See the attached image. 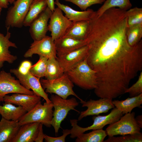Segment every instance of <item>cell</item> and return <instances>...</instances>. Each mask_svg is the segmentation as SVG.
<instances>
[{"mask_svg":"<svg viewBox=\"0 0 142 142\" xmlns=\"http://www.w3.org/2000/svg\"><path fill=\"white\" fill-rule=\"evenodd\" d=\"M87 46V63L96 72L95 95L113 99L125 94L131 81L142 71V40L131 46L126 36H109Z\"/></svg>","mask_w":142,"mask_h":142,"instance_id":"6da1fadb","label":"cell"},{"mask_svg":"<svg viewBox=\"0 0 142 142\" xmlns=\"http://www.w3.org/2000/svg\"><path fill=\"white\" fill-rule=\"evenodd\" d=\"M66 73L73 84L83 89H94L96 87V72L88 65L86 58Z\"/></svg>","mask_w":142,"mask_h":142,"instance_id":"7a4b0ae2","label":"cell"},{"mask_svg":"<svg viewBox=\"0 0 142 142\" xmlns=\"http://www.w3.org/2000/svg\"><path fill=\"white\" fill-rule=\"evenodd\" d=\"M123 115L120 110L115 107L107 115H93L92 117V120L93 121V124L91 125L86 128L82 127L79 126L77 124L78 120H70V122L72 128L70 130V137L74 139L88 130L103 129L105 125L118 121Z\"/></svg>","mask_w":142,"mask_h":142,"instance_id":"3957f363","label":"cell"},{"mask_svg":"<svg viewBox=\"0 0 142 142\" xmlns=\"http://www.w3.org/2000/svg\"><path fill=\"white\" fill-rule=\"evenodd\" d=\"M40 81L43 88L45 90V91L47 93H54L65 99L72 95L79 99L80 102L83 101L74 91V84L66 73L54 79L48 80L41 78Z\"/></svg>","mask_w":142,"mask_h":142,"instance_id":"277c9868","label":"cell"},{"mask_svg":"<svg viewBox=\"0 0 142 142\" xmlns=\"http://www.w3.org/2000/svg\"><path fill=\"white\" fill-rule=\"evenodd\" d=\"M50 99L53 104L54 108L51 125L54 128L57 135L61 128L62 122L66 118L69 111L73 110L80 113L75 109L78 105L79 103L74 97L65 99L55 94L52 95Z\"/></svg>","mask_w":142,"mask_h":142,"instance_id":"5b68a950","label":"cell"},{"mask_svg":"<svg viewBox=\"0 0 142 142\" xmlns=\"http://www.w3.org/2000/svg\"><path fill=\"white\" fill-rule=\"evenodd\" d=\"M53 104L40 101L33 108L24 115L19 121L21 125L25 124L39 122L50 127L53 116Z\"/></svg>","mask_w":142,"mask_h":142,"instance_id":"8992f818","label":"cell"},{"mask_svg":"<svg viewBox=\"0 0 142 142\" xmlns=\"http://www.w3.org/2000/svg\"><path fill=\"white\" fill-rule=\"evenodd\" d=\"M135 114L134 112L125 114L117 121L109 124L105 129L109 137L141 133V128L135 119Z\"/></svg>","mask_w":142,"mask_h":142,"instance_id":"52a82bcc","label":"cell"},{"mask_svg":"<svg viewBox=\"0 0 142 142\" xmlns=\"http://www.w3.org/2000/svg\"><path fill=\"white\" fill-rule=\"evenodd\" d=\"M33 0H16L7 11L5 21L6 28H21Z\"/></svg>","mask_w":142,"mask_h":142,"instance_id":"ba28073f","label":"cell"},{"mask_svg":"<svg viewBox=\"0 0 142 142\" xmlns=\"http://www.w3.org/2000/svg\"><path fill=\"white\" fill-rule=\"evenodd\" d=\"M34 54L48 58H57V52L54 41L51 37L46 36L40 40H34L29 48L25 53V58L32 57Z\"/></svg>","mask_w":142,"mask_h":142,"instance_id":"9c48e42d","label":"cell"},{"mask_svg":"<svg viewBox=\"0 0 142 142\" xmlns=\"http://www.w3.org/2000/svg\"><path fill=\"white\" fill-rule=\"evenodd\" d=\"M20 93L30 95L35 94L28 90L20 83L18 80L12 75L11 73L3 70L0 72V100L3 102L5 95L10 93Z\"/></svg>","mask_w":142,"mask_h":142,"instance_id":"30bf717a","label":"cell"},{"mask_svg":"<svg viewBox=\"0 0 142 142\" xmlns=\"http://www.w3.org/2000/svg\"><path fill=\"white\" fill-rule=\"evenodd\" d=\"M49 19L48 31L51 32V37L54 41L63 37L72 22L58 7L55 8Z\"/></svg>","mask_w":142,"mask_h":142,"instance_id":"8fae6325","label":"cell"},{"mask_svg":"<svg viewBox=\"0 0 142 142\" xmlns=\"http://www.w3.org/2000/svg\"><path fill=\"white\" fill-rule=\"evenodd\" d=\"M10 72L16 76L21 84L26 88L31 89L36 94L43 98L46 103L52 102L42 86L40 78L34 75L30 71L25 75L21 74L17 68L11 69Z\"/></svg>","mask_w":142,"mask_h":142,"instance_id":"7c38bea8","label":"cell"},{"mask_svg":"<svg viewBox=\"0 0 142 142\" xmlns=\"http://www.w3.org/2000/svg\"><path fill=\"white\" fill-rule=\"evenodd\" d=\"M113 99L100 98L97 100L90 99L87 101H83L80 103L82 107H87L86 110L80 113L78 121L84 117L90 115H98L102 113L108 112L109 111L115 107L112 103Z\"/></svg>","mask_w":142,"mask_h":142,"instance_id":"4fadbf2b","label":"cell"},{"mask_svg":"<svg viewBox=\"0 0 142 142\" xmlns=\"http://www.w3.org/2000/svg\"><path fill=\"white\" fill-rule=\"evenodd\" d=\"M88 47L86 45L75 50L57 55V59L64 73L74 67L86 58Z\"/></svg>","mask_w":142,"mask_h":142,"instance_id":"5bb4252c","label":"cell"},{"mask_svg":"<svg viewBox=\"0 0 142 142\" xmlns=\"http://www.w3.org/2000/svg\"><path fill=\"white\" fill-rule=\"evenodd\" d=\"M52 12L47 7L30 25L29 32L34 40L41 39L48 31V23Z\"/></svg>","mask_w":142,"mask_h":142,"instance_id":"9a60e30c","label":"cell"},{"mask_svg":"<svg viewBox=\"0 0 142 142\" xmlns=\"http://www.w3.org/2000/svg\"><path fill=\"white\" fill-rule=\"evenodd\" d=\"M41 97L35 94L30 95L14 93L11 95H5L3 102L21 106L28 112L41 101Z\"/></svg>","mask_w":142,"mask_h":142,"instance_id":"2e32d148","label":"cell"},{"mask_svg":"<svg viewBox=\"0 0 142 142\" xmlns=\"http://www.w3.org/2000/svg\"><path fill=\"white\" fill-rule=\"evenodd\" d=\"M6 36L0 32V69L5 62L12 64L17 59L16 56L12 55L9 49L10 47L17 48L15 43L9 40L11 33L9 31V28H7Z\"/></svg>","mask_w":142,"mask_h":142,"instance_id":"e0dca14e","label":"cell"},{"mask_svg":"<svg viewBox=\"0 0 142 142\" xmlns=\"http://www.w3.org/2000/svg\"><path fill=\"white\" fill-rule=\"evenodd\" d=\"M55 4L65 13V16L72 22L90 20L96 13V11L89 8L81 11L75 10L68 6L62 4L59 0H55Z\"/></svg>","mask_w":142,"mask_h":142,"instance_id":"ac0fdd59","label":"cell"},{"mask_svg":"<svg viewBox=\"0 0 142 142\" xmlns=\"http://www.w3.org/2000/svg\"><path fill=\"white\" fill-rule=\"evenodd\" d=\"M40 123H29L21 125L12 142H33L37 137Z\"/></svg>","mask_w":142,"mask_h":142,"instance_id":"d6986e66","label":"cell"},{"mask_svg":"<svg viewBox=\"0 0 142 142\" xmlns=\"http://www.w3.org/2000/svg\"><path fill=\"white\" fill-rule=\"evenodd\" d=\"M57 55L67 53L86 45L85 41L63 36L54 41Z\"/></svg>","mask_w":142,"mask_h":142,"instance_id":"ffe728a7","label":"cell"},{"mask_svg":"<svg viewBox=\"0 0 142 142\" xmlns=\"http://www.w3.org/2000/svg\"><path fill=\"white\" fill-rule=\"evenodd\" d=\"M21 126L18 121L2 117L0 121V142H12Z\"/></svg>","mask_w":142,"mask_h":142,"instance_id":"44dd1931","label":"cell"},{"mask_svg":"<svg viewBox=\"0 0 142 142\" xmlns=\"http://www.w3.org/2000/svg\"><path fill=\"white\" fill-rule=\"evenodd\" d=\"M89 20L72 22L63 36H67L77 39L84 40L88 30Z\"/></svg>","mask_w":142,"mask_h":142,"instance_id":"7402d4cb","label":"cell"},{"mask_svg":"<svg viewBox=\"0 0 142 142\" xmlns=\"http://www.w3.org/2000/svg\"><path fill=\"white\" fill-rule=\"evenodd\" d=\"M0 114L6 119L14 121H19L21 118L27 112L22 107L16 106L12 104L5 103L1 104Z\"/></svg>","mask_w":142,"mask_h":142,"instance_id":"603a6c76","label":"cell"},{"mask_svg":"<svg viewBox=\"0 0 142 142\" xmlns=\"http://www.w3.org/2000/svg\"><path fill=\"white\" fill-rule=\"evenodd\" d=\"M112 103L115 107L120 110L123 114L130 113L135 108H141L142 93L124 100H114L112 101Z\"/></svg>","mask_w":142,"mask_h":142,"instance_id":"cb8c5ba5","label":"cell"},{"mask_svg":"<svg viewBox=\"0 0 142 142\" xmlns=\"http://www.w3.org/2000/svg\"><path fill=\"white\" fill-rule=\"evenodd\" d=\"M47 7L45 0H33L24 19L23 26H29L33 22Z\"/></svg>","mask_w":142,"mask_h":142,"instance_id":"d4e9b609","label":"cell"},{"mask_svg":"<svg viewBox=\"0 0 142 142\" xmlns=\"http://www.w3.org/2000/svg\"><path fill=\"white\" fill-rule=\"evenodd\" d=\"M108 135L105 130L103 129L93 130L87 133H84L77 137L76 142H104Z\"/></svg>","mask_w":142,"mask_h":142,"instance_id":"484cf974","label":"cell"},{"mask_svg":"<svg viewBox=\"0 0 142 142\" xmlns=\"http://www.w3.org/2000/svg\"><path fill=\"white\" fill-rule=\"evenodd\" d=\"M132 6L130 0H106L103 5L96 11V15L99 16L106 10L113 7H118L121 9L127 11Z\"/></svg>","mask_w":142,"mask_h":142,"instance_id":"4316f807","label":"cell"},{"mask_svg":"<svg viewBox=\"0 0 142 142\" xmlns=\"http://www.w3.org/2000/svg\"><path fill=\"white\" fill-rule=\"evenodd\" d=\"M64 72L56 58L48 59L47 61L45 79L52 80L62 76Z\"/></svg>","mask_w":142,"mask_h":142,"instance_id":"83f0119b","label":"cell"},{"mask_svg":"<svg viewBox=\"0 0 142 142\" xmlns=\"http://www.w3.org/2000/svg\"><path fill=\"white\" fill-rule=\"evenodd\" d=\"M126 34L127 42L129 45L131 46H134L141 40L142 24L128 26Z\"/></svg>","mask_w":142,"mask_h":142,"instance_id":"f1b7e54d","label":"cell"},{"mask_svg":"<svg viewBox=\"0 0 142 142\" xmlns=\"http://www.w3.org/2000/svg\"><path fill=\"white\" fill-rule=\"evenodd\" d=\"M48 59L47 58L39 56L38 61L32 66L29 70L30 72L35 76L40 78L45 77Z\"/></svg>","mask_w":142,"mask_h":142,"instance_id":"f546056e","label":"cell"},{"mask_svg":"<svg viewBox=\"0 0 142 142\" xmlns=\"http://www.w3.org/2000/svg\"><path fill=\"white\" fill-rule=\"evenodd\" d=\"M128 26L142 24V8L136 7L126 11Z\"/></svg>","mask_w":142,"mask_h":142,"instance_id":"4dcf8cb0","label":"cell"},{"mask_svg":"<svg viewBox=\"0 0 142 142\" xmlns=\"http://www.w3.org/2000/svg\"><path fill=\"white\" fill-rule=\"evenodd\" d=\"M141 133L134 134H129L122 136L109 137L104 142H142Z\"/></svg>","mask_w":142,"mask_h":142,"instance_id":"1f68e13d","label":"cell"},{"mask_svg":"<svg viewBox=\"0 0 142 142\" xmlns=\"http://www.w3.org/2000/svg\"><path fill=\"white\" fill-rule=\"evenodd\" d=\"M128 93L130 97L136 96L142 93V72H141L137 81L132 85L128 87L125 93Z\"/></svg>","mask_w":142,"mask_h":142,"instance_id":"d6a6232c","label":"cell"},{"mask_svg":"<svg viewBox=\"0 0 142 142\" xmlns=\"http://www.w3.org/2000/svg\"><path fill=\"white\" fill-rule=\"evenodd\" d=\"M71 2L78 6L82 10L85 11L91 6L96 4H102L105 0H63Z\"/></svg>","mask_w":142,"mask_h":142,"instance_id":"836d02e7","label":"cell"},{"mask_svg":"<svg viewBox=\"0 0 142 142\" xmlns=\"http://www.w3.org/2000/svg\"><path fill=\"white\" fill-rule=\"evenodd\" d=\"M70 134V130L65 129L63 130V135L58 137H53L44 134V138L47 142H65L66 136Z\"/></svg>","mask_w":142,"mask_h":142,"instance_id":"e575fe53","label":"cell"},{"mask_svg":"<svg viewBox=\"0 0 142 142\" xmlns=\"http://www.w3.org/2000/svg\"><path fill=\"white\" fill-rule=\"evenodd\" d=\"M31 62L28 60H24L20 64L18 69L19 72L21 74L25 75L30 70L32 66Z\"/></svg>","mask_w":142,"mask_h":142,"instance_id":"d590c367","label":"cell"},{"mask_svg":"<svg viewBox=\"0 0 142 142\" xmlns=\"http://www.w3.org/2000/svg\"><path fill=\"white\" fill-rule=\"evenodd\" d=\"M43 124L40 123L39 129L37 138L35 141L36 142H43L44 138V134L43 129Z\"/></svg>","mask_w":142,"mask_h":142,"instance_id":"8d00e7d4","label":"cell"},{"mask_svg":"<svg viewBox=\"0 0 142 142\" xmlns=\"http://www.w3.org/2000/svg\"><path fill=\"white\" fill-rule=\"evenodd\" d=\"M47 7L53 12L55 9V1L54 0H45Z\"/></svg>","mask_w":142,"mask_h":142,"instance_id":"74e56055","label":"cell"},{"mask_svg":"<svg viewBox=\"0 0 142 142\" xmlns=\"http://www.w3.org/2000/svg\"><path fill=\"white\" fill-rule=\"evenodd\" d=\"M9 4V3L7 0H0V8H7Z\"/></svg>","mask_w":142,"mask_h":142,"instance_id":"f35d334b","label":"cell"},{"mask_svg":"<svg viewBox=\"0 0 142 142\" xmlns=\"http://www.w3.org/2000/svg\"><path fill=\"white\" fill-rule=\"evenodd\" d=\"M135 120L141 128H142V115H139L135 118Z\"/></svg>","mask_w":142,"mask_h":142,"instance_id":"ab89813d","label":"cell"},{"mask_svg":"<svg viewBox=\"0 0 142 142\" xmlns=\"http://www.w3.org/2000/svg\"><path fill=\"white\" fill-rule=\"evenodd\" d=\"M8 2L10 4L13 3L16 0H7Z\"/></svg>","mask_w":142,"mask_h":142,"instance_id":"60d3db41","label":"cell"},{"mask_svg":"<svg viewBox=\"0 0 142 142\" xmlns=\"http://www.w3.org/2000/svg\"><path fill=\"white\" fill-rule=\"evenodd\" d=\"M2 8H0V16L1 14V12L2 10Z\"/></svg>","mask_w":142,"mask_h":142,"instance_id":"b9f144b4","label":"cell"}]
</instances>
